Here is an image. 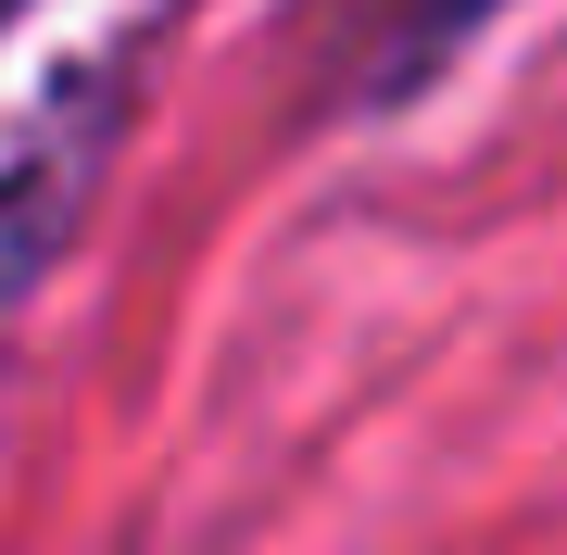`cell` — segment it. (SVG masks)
I'll list each match as a JSON object with an SVG mask.
<instances>
[{
  "instance_id": "6da1fadb",
  "label": "cell",
  "mask_w": 567,
  "mask_h": 555,
  "mask_svg": "<svg viewBox=\"0 0 567 555\" xmlns=\"http://www.w3.org/2000/svg\"><path fill=\"white\" fill-rule=\"evenodd\" d=\"M0 13H25V0H0Z\"/></svg>"
}]
</instances>
